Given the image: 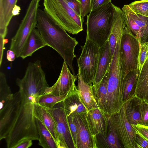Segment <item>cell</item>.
<instances>
[{
    "instance_id": "38",
    "label": "cell",
    "mask_w": 148,
    "mask_h": 148,
    "mask_svg": "<svg viewBox=\"0 0 148 148\" xmlns=\"http://www.w3.org/2000/svg\"><path fill=\"white\" fill-rule=\"evenodd\" d=\"M81 4V16L84 18L91 12V0H79Z\"/></svg>"
},
{
    "instance_id": "23",
    "label": "cell",
    "mask_w": 148,
    "mask_h": 148,
    "mask_svg": "<svg viewBox=\"0 0 148 148\" xmlns=\"http://www.w3.org/2000/svg\"><path fill=\"white\" fill-rule=\"evenodd\" d=\"M134 95L148 103V56L139 71Z\"/></svg>"
},
{
    "instance_id": "45",
    "label": "cell",
    "mask_w": 148,
    "mask_h": 148,
    "mask_svg": "<svg viewBox=\"0 0 148 148\" xmlns=\"http://www.w3.org/2000/svg\"><path fill=\"white\" fill-rule=\"evenodd\" d=\"M21 10V8L16 5L12 11L13 16L18 15L19 14Z\"/></svg>"
},
{
    "instance_id": "19",
    "label": "cell",
    "mask_w": 148,
    "mask_h": 148,
    "mask_svg": "<svg viewBox=\"0 0 148 148\" xmlns=\"http://www.w3.org/2000/svg\"><path fill=\"white\" fill-rule=\"evenodd\" d=\"M126 26L122 9L115 5L114 21L108 39L112 58L117 43L121 38Z\"/></svg>"
},
{
    "instance_id": "32",
    "label": "cell",
    "mask_w": 148,
    "mask_h": 148,
    "mask_svg": "<svg viewBox=\"0 0 148 148\" xmlns=\"http://www.w3.org/2000/svg\"><path fill=\"white\" fill-rule=\"evenodd\" d=\"M17 0H4L3 8L5 21L8 27L13 16L12 14L13 9L16 5Z\"/></svg>"
},
{
    "instance_id": "26",
    "label": "cell",
    "mask_w": 148,
    "mask_h": 148,
    "mask_svg": "<svg viewBox=\"0 0 148 148\" xmlns=\"http://www.w3.org/2000/svg\"><path fill=\"white\" fill-rule=\"evenodd\" d=\"M109 77V70L97 85L92 86L95 98L99 108L102 110L107 95Z\"/></svg>"
},
{
    "instance_id": "13",
    "label": "cell",
    "mask_w": 148,
    "mask_h": 148,
    "mask_svg": "<svg viewBox=\"0 0 148 148\" xmlns=\"http://www.w3.org/2000/svg\"><path fill=\"white\" fill-rule=\"evenodd\" d=\"M22 99L18 91L7 104L0 110V140L5 139L18 114Z\"/></svg>"
},
{
    "instance_id": "42",
    "label": "cell",
    "mask_w": 148,
    "mask_h": 148,
    "mask_svg": "<svg viewBox=\"0 0 148 148\" xmlns=\"http://www.w3.org/2000/svg\"><path fill=\"white\" fill-rule=\"evenodd\" d=\"M32 140L26 139L21 142L17 144L14 148H28L31 147L32 145Z\"/></svg>"
},
{
    "instance_id": "21",
    "label": "cell",
    "mask_w": 148,
    "mask_h": 148,
    "mask_svg": "<svg viewBox=\"0 0 148 148\" xmlns=\"http://www.w3.org/2000/svg\"><path fill=\"white\" fill-rule=\"evenodd\" d=\"M78 77V90L81 99L84 105L88 111L99 108L93 93L92 86L84 82L79 73Z\"/></svg>"
},
{
    "instance_id": "34",
    "label": "cell",
    "mask_w": 148,
    "mask_h": 148,
    "mask_svg": "<svg viewBox=\"0 0 148 148\" xmlns=\"http://www.w3.org/2000/svg\"><path fill=\"white\" fill-rule=\"evenodd\" d=\"M141 125L148 126V103L142 100L140 105Z\"/></svg>"
},
{
    "instance_id": "24",
    "label": "cell",
    "mask_w": 148,
    "mask_h": 148,
    "mask_svg": "<svg viewBox=\"0 0 148 148\" xmlns=\"http://www.w3.org/2000/svg\"><path fill=\"white\" fill-rule=\"evenodd\" d=\"M34 116L49 131L57 145V137L55 122L47 109L36 103L35 108Z\"/></svg>"
},
{
    "instance_id": "14",
    "label": "cell",
    "mask_w": 148,
    "mask_h": 148,
    "mask_svg": "<svg viewBox=\"0 0 148 148\" xmlns=\"http://www.w3.org/2000/svg\"><path fill=\"white\" fill-rule=\"evenodd\" d=\"M87 112L73 116L77 128V148H98L96 136L91 128Z\"/></svg>"
},
{
    "instance_id": "43",
    "label": "cell",
    "mask_w": 148,
    "mask_h": 148,
    "mask_svg": "<svg viewBox=\"0 0 148 148\" xmlns=\"http://www.w3.org/2000/svg\"><path fill=\"white\" fill-rule=\"evenodd\" d=\"M5 38L0 37V66L2 64L3 51L4 49Z\"/></svg>"
},
{
    "instance_id": "22",
    "label": "cell",
    "mask_w": 148,
    "mask_h": 148,
    "mask_svg": "<svg viewBox=\"0 0 148 148\" xmlns=\"http://www.w3.org/2000/svg\"><path fill=\"white\" fill-rule=\"evenodd\" d=\"M142 100L134 95L123 104L127 119L131 125H141L140 105Z\"/></svg>"
},
{
    "instance_id": "8",
    "label": "cell",
    "mask_w": 148,
    "mask_h": 148,
    "mask_svg": "<svg viewBox=\"0 0 148 148\" xmlns=\"http://www.w3.org/2000/svg\"><path fill=\"white\" fill-rule=\"evenodd\" d=\"M81 47V53L77 59L78 72L84 82L92 86L97 69L99 47L87 38L84 45Z\"/></svg>"
},
{
    "instance_id": "11",
    "label": "cell",
    "mask_w": 148,
    "mask_h": 148,
    "mask_svg": "<svg viewBox=\"0 0 148 148\" xmlns=\"http://www.w3.org/2000/svg\"><path fill=\"white\" fill-rule=\"evenodd\" d=\"M61 102L52 108H47L55 122L57 148H75L67 116Z\"/></svg>"
},
{
    "instance_id": "6",
    "label": "cell",
    "mask_w": 148,
    "mask_h": 148,
    "mask_svg": "<svg viewBox=\"0 0 148 148\" xmlns=\"http://www.w3.org/2000/svg\"><path fill=\"white\" fill-rule=\"evenodd\" d=\"M16 83L21 93L37 97L43 95L49 86L39 60L29 62L24 76L21 79L17 78Z\"/></svg>"
},
{
    "instance_id": "27",
    "label": "cell",
    "mask_w": 148,
    "mask_h": 148,
    "mask_svg": "<svg viewBox=\"0 0 148 148\" xmlns=\"http://www.w3.org/2000/svg\"><path fill=\"white\" fill-rule=\"evenodd\" d=\"M36 122L39 136L38 145L44 148H57L56 143L49 131L36 118Z\"/></svg>"
},
{
    "instance_id": "37",
    "label": "cell",
    "mask_w": 148,
    "mask_h": 148,
    "mask_svg": "<svg viewBox=\"0 0 148 148\" xmlns=\"http://www.w3.org/2000/svg\"><path fill=\"white\" fill-rule=\"evenodd\" d=\"M148 148V140L136 132L135 141V148Z\"/></svg>"
},
{
    "instance_id": "20",
    "label": "cell",
    "mask_w": 148,
    "mask_h": 148,
    "mask_svg": "<svg viewBox=\"0 0 148 148\" xmlns=\"http://www.w3.org/2000/svg\"><path fill=\"white\" fill-rule=\"evenodd\" d=\"M46 46L38 30L35 28L27 40L20 57L24 59L27 57L31 56L35 51Z\"/></svg>"
},
{
    "instance_id": "7",
    "label": "cell",
    "mask_w": 148,
    "mask_h": 148,
    "mask_svg": "<svg viewBox=\"0 0 148 148\" xmlns=\"http://www.w3.org/2000/svg\"><path fill=\"white\" fill-rule=\"evenodd\" d=\"M41 0H31L16 32L12 38L10 49L20 57L23 47L29 35L37 24V12Z\"/></svg>"
},
{
    "instance_id": "1",
    "label": "cell",
    "mask_w": 148,
    "mask_h": 148,
    "mask_svg": "<svg viewBox=\"0 0 148 148\" xmlns=\"http://www.w3.org/2000/svg\"><path fill=\"white\" fill-rule=\"evenodd\" d=\"M37 29L47 46L55 50L62 58L73 74L76 76L72 65L76 56L74 53L78 42L71 37L43 10L38 8L37 15Z\"/></svg>"
},
{
    "instance_id": "10",
    "label": "cell",
    "mask_w": 148,
    "mask_h": 148,
    "mask_svg": "<svg viewBox=\"0 0 148 148\" xmlns=\"http://www.w3.org/2000/svg\"><path fill=\"white\" fill-rule=\"evenodd\" d=\"M107 116L123 147L135 148L136 132L127 119L124 105L119 111Z\"/></svg>"
},
{
    "instance_id": "15",
    "label": "cell",
    "mask_w": 148,
    "mask_h": 148,
    "mask_svg": "<svg viewBox=\"0 0 148 148\" xmlns=\"http://www.w3.org/2000/svg\"><path fill=\"white\" fill-rule=\"evenodd\" d=\"M77 76L71 73L66 62L64 61L59 77L55 84L45 89L43 94L62 96L70 90L77 80Z\"/></svg>"
},
{
    "instance_id": "35",
    "label": "cell",
    "mask_w": 148,
    "mask_h": 148,
    "mask_svg": "<svg viewBox=\"0 0 148 148\" xmlns=\"http://www.w3.org/2000/svg\"><path fill=\"white\" fill-rule=\"evenodd\" d=\"M67 119L75 148H77V128L74 121V117L71 116H68Z\"/></svg>"
},
{
    "instance_id": "16",
    "label": "cell",
    "mask_w": 148,
    "mask_h": 148,
    "mask_svg": "<svg viewBox=\"0 0 148 148\" xmlns=\"http://www.w3.org/2000/svg\"><path fill=\"white\" fill-rule=\"evenodd\" d=\"M61 102L67 116H74L88 111L82 101L75 84Z\"/></svg>"
},
{
    "instance_id": "4",
    "label": "cell",
    "mask_w": 148,
    "mask_h": 148,
    "mask_svg": "<svg viewBox=\"0 0 148 148\" xmlns=\"http://www.w3.org/2000/svg\"><path fill=\"white\" fill-rule=\"evenodd\" d=\"M115 5L111 2L91 11L87 16L86 38L99 47L109 38L113 26Z\"/></svg>"
},
{
    "instance_id": "28",
    "label": "cell",
    "mask_w": 148,
    "mask_h": 148,
    "mask_svg": "<svg viewBox=\"0 0 148 148\" xmlns=\"http://www.w3.org/2000/svg\"><path fill=\"white\" fill-rule=\"evenodd\" d=\"M10 87L8 84L5 74L0 72V110L2 109L13 97Z\"/></svg>"
},
{
    "instance_id": "30",
    "label": "cell",
    "mask_w": 148,
    "mask_h": 148,
    "mask_svg": "<svg viewBox=\"0 0 148 148\" xmlns=\"http://www.w3.org/2000/svg\"><path fill=\"white\" fill-rule=\"evenodd\" d=\"M68 93L62 96L51 94H43L38 98L37 103L47 109L52 108L57 103L63 101Z\"/></svg>"
},
{
    "instance_id": "36",
    "label": "cell",
    "mask_w": 148,
    "mask_h": 148,
    "mask_svg": "<svg viewBox=\"0 0 148 148\" xmlns=\"http://www.w3.org/2000/svg\"><path fill=\"white\" fill-rule=\"evenodd\" d=\"M3 1L4 0H0V35L5 36L7 34L8 27L5 21Z\"/></svg>"
},
{
    "instance_id": "3",
    "label": "cell",
    "mask_w": 148,
    "mask_h": 148,
    "mask_svg": "<svg viewBox=\"0 0 148 148\" xmlns=\"http://www.w3.org/2000/svg\"><path fill=\"white\" fill-rule=\"evenodd\" d=\"M120 41V39L117 43L109 70L107 92L102 110L107 116L119 111L123 105L124 71Z\"/></svg>"
},
{
    "instance_id": "17",
    "label": "cell",
    "mask_w": 148,
    "mask_h": 148,
    "mask_svg": "<svg viewBox=\"0 0 148 148\" xmlns=\"http://www.w3.org/2000/svg\"><path fill=\"white\" fill-rule=\"evenodd\" d=\"M112 60L108 40L99 48L97 69L93 82L92 86L97 85L109 71Z\"/></svg>"
},
{
    "instance_id": "33",
    "label": "cell",
    "mask_w": 148,
    "mask_h": 148,
    "mask_svg": "<svg viewBox=\"0 0 148 148\" xmlns=\"http://www.w3.org/2000/svg\"><path fill=\"white\" fill-rule=\"evenodd\" d=\"M148 56V41L141 43L140 45L138 59V69L140 71Z\"/></svg>"
},
{
    "instance_id": "39",
    "label": "cell",
    "mask_w": 148,
    "mask_h": 148,
    "mask_svg": "<svg viewBox=\"0 0 148 148\" xmlns=\"http://www.w3.org/2000/svg\"><path fill=\"white\" fill-rule=\"evenodd\" d=\"M64 0L70 8L78 15L81 16V4L79 0Z\"/></svg>"
},
{
    "instance_id": "40",
    "label": "cell",
    "mask_w": 148,
    "mask_h": 148,
    "mask_svg": "<svg viewBox=\"0 0 148 148\" xmlns=\"http://www.w3.org/2000/svg\"><path fill=\"white\" fill-rule=\"evenodd\" d=\"M132 125L135 131L141 134L148 140V126L140 124H132Z\"/></svg>"
},
{
    "instance_id": "5",
    "label": "cell",
    "mask_w": 148,
    "mask_h": 148,
    "mask_svg": "<svg viewBox=\"0 0 148 148\" xmlns=\"http://www.w3.org/2000/svg\"><path fill=\"white\" fill-rule=\"evenodd\" d=\"M44 10L66 31L72 34L83 30L84 19L70 8L64 0H43Z\"/></svg>"
},
{
    "instance_id": "31",
    "label": "cell",
    "mask_w": 148,
    "mask_h": 148,
    "mask_svg": "<svg viewBox=\"0 0 148 148\" xmlns=\"http://www.w3.org/2000/svg\"><path fill=\"white\" fill-rule=\"evenodd\" d=\"M128 5L135 13L148 18V0L135 1Z\"/></svg>"
},
{
    "instance_id": "9",
    "label": "cell",
    "mask_w": 148,
    "mask_h": 148,
    "mask_svg": "<svg viewBox=\"0 0 148 148\" xmlns=\"http://www.w3.org/2000/svg\"><path fill=\"white\" fill-rule=\"evenodd\" d=\"M140 49V44L137 38L126 26L120 41V49L124 71V77L130 71L138 69Z\"/></svg>"
},
{
    "instance_id": "44",
    "label": "cell",
    "mask_w": 148,
    "mask_h": 148,
    "mask_svg": "<svg viewBox=\"0 0 148 148\" xmlns=\"http://www.w3.org/2000/svg\"><path fill=\"white\" fill-rule=\"evenodd\" d=\"M16 57V54L13 51L10 49L7 51L6 58L8 61L10 62L13 61L15 60Z\"/></svg>"
},
{
    "instance_id": "25",
    "label": "cell",
    "mask_w": 148,
    "mask_h": 148,
    "mask_svg": "<svg viewBox=\"0 0 148 148\" xmlns=\"http://www.w3.org/2000/svg\"><path fill=\"white\" fill-rule=\"evenodd\" d=\"M139 72L138 69L131 71L124 77L123 82V104L134 95Z\"/></svg>"
},
{
    "instance_id": "41",
    "label": "cell",
    "mask_w": 148,
    "mask_h": 148,
    "mask_svg": "<svg viewBox=\"0 0 148 148\" xmlns=\"http://www.w3.org/2000/svg\"><path fill=\"white\" fill-rule=\"evenodd\" d=\"M110 2L111 0H91V11Z\"/></svg>"
},
{
    "instance_id": "18",
    "label": "cell",
    "mask_w": 148,
    "mask_h": 148,
    "mask_svg": "<svg viewBox=\"0 0 148 148\" xmlns=\"http://www.w3.org/2000/svg\"><path fill=\"white\" fill-rule=\"evenodd\" d=\"M87 117L94 135H100L105 138L107 134L108 120L104 112L99 108L94 109L88 111Z\"/></svg>"
},
{
    "instance_id": "12",
    "label": "cell",
    "mask_w": 148,
    "mask_h": 148,
    "mask_svg": "<svg viewBox=\"0 0 148 148\" xmlns=\"http://www.w3.org/2000/svg\"><path fill=\"white\" fill-rule=\"evenodd\" d=\"M126 26L137 38L140 45L148 41V18L133 11L128 5L122 9Z\"/></svg>"
},
{
    "instance_id": "2",
    "label": "cell",
    "mask_w": 148,
    "mask_h": 148,
    "mask_svg": "<svg viewBox=\"0 0 148 148\" xmlns=\"http://www.w3.org/2000/svg\"><path fill=\"white\" fill-rule=\"evenodd\" d=\"M21 93L22 99L18 114L5 139L8 148H14L26 139H39L34 116L35 106L38 98Z\"/></svg>"
},
{
    "instance_id": "29",
    "label": "cell",
    "mask_w": 148,
    "mask_h": 148,
    "mask_svg": "<svg viewBox=\"0 0 148 148\" xmlns=\"http://www.w3.org/2000/svg\"><path fill=\"white\" fill-rule=\"evenodd\" d=\"M99 135L102 138V140L103 141V145L105 146V147L109 148L123 147L116 133L108 121L106 136L104 138L101 135Z\"/></svg>"
}]
</instances>
